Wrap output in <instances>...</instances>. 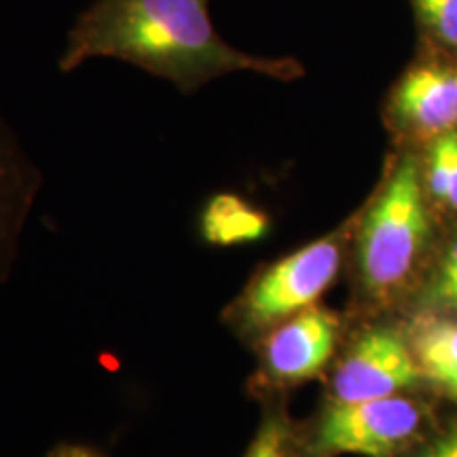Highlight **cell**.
Returning a JSON list of instances; mask_svg holds the SVG:
<instances>
[{"instance_id":"cell-1","label":"cell","mask_w":457,"mask_h":457,"mask_svg":"<svg viewBox=\"0 0 457 457\" xmlns=\"http://www.w3.org/2000/svg\"><path fill=\"white\" fill-rule=\"evenodd\" d=\"M208 7L210 0H94L68 32L62 72L89 57H117L168 79L182 94L237 71L282 81L301 77L290 57L248 55L222 41Z\"/></svg>"},{"instance_id":"cell-2","label":"cell","mask_w":457,"mask_h":457,"mask_svg":"<svg viewBox=\"0 0 457 457\" xmlns=\"http://www.w3.org/2000/svg\"><path fill=\"white\" fill-rule=\"evenodd\" d=\"M430 236L424 179L417 159L404 155L360 220L356 267L362 295L379 305L403 295L424 259Z\"/></svg>"},{"instance_id":"cell-3","label":"cell","mask_w":457,"mask_h":457,"mask_svg":"<svg viewBox=\"0 0 457 457\" xmlns=\"http://www.w3.org/2000/svg\"><path fill=\"white\" fill-rule=\"evenodd\" d=\"M345 242L341 228L262 267L225 307L222 322L239 339L254 343L279 322L313 307L339 276Z\"/></svg>"},{"instance_id":"cell-4","label":"cell","mask_w":457,"mask_h":457,"mask_svg":"<svg viewBox=\"0 0 457 457\" xmlns=\"http://www.w3.org/2000/svg\"><path fill=\"white\" fill-rule=\"evenodd\" d=\"M430 432L426 409L400 394L360 403L328 400L305 428L313 457H409Z\"/></svg>"},{"instance_id":"cell-5","label":"cell","mask_w":457,"mask_h":457,"mask_svg":"<svg viewBox=\"0 0 457 457\" xmlns=\"http://www.w3.org/2000/svg\"><path fill=\"white\" fill-rule=\"evenodd\" d=\"M341 339V318L327 307H307L256 339L259 369L253 390L270 394L310 381L328 367Z\"/></svg>"},{"instance_id":"cell-6","label":"cell","mask_w":457,"mask_h":457,"mask_svg":"<svg viewBox=\"0 0 457 457\" xmlns=\"http://www.w3.org/2000/svg\"><path fill=\"white\" fill-rule=\"evenodd\" d=\"M424 377L409 339L390 327L362 330L330 375L328 400L360 403L396 396Z\"/></svg>"},{"instance_id":"cell-7","label":"cell","mask_w":457,"mask_h":457,"mask_svg":"<svg viewBox=\"0 0 457 457\" xmlns=\"http://www.w3.org/2000/svg\"><path fill=\"white\" fill-rule=\"evenodd\" d=\"M41 187V170L28 157L0 114V288L13 273L21 237Z\"/></svg>"},{"instance_id":"cell-8","label":"cell","mask_w":457,"mask_h":457,"mask_svg":"<svg viewBox=\"0 0 457 457\" xmlns=\"http://www.w3.org/2000/svg\"><path fill=\"white\" fill-rule=\"evenodd\" d=\"M390 111L400 128L415 136H436L457 129V66H415L400 79Z\"/></svg>"},{"instance_id":"cell-9","label":"cell","mask_w":457,"mask_h":457,"mask_svg":"<svg viewBox=\"0 0 457 457\" xmlns=\"http://www.w3.org/2000/svg\"><path fill=\"white\" fill-rule=\"evenodd\" d=\"M270 216L236 193H216L199 216V233L210 245H242L259 242L270 233Z\"/></svg>"},{"instance_id":"cell-10","label":"cell","mask_w":457,"mask_h":457,"mask_svg":"<svg viewBox=\"0 0 457 457\" xmlns=\"http://www.w3.org/2000/svg\"><path fill=\"white\" fill-rule=\"evenodd\" d=\"M242 457H313L305 428L290 420L282 403L265 398L261 424Z\"/></svg>"},{"instance_id":"cell-11","label":"cell","mask_w":457,"mask_h":457,"mask_svg":"<svg viewBox=\"0 0 457 457\" xmlns=\"http://www.w3.org/2000/svg\"><path fill=\"white\" fill-rule=\"evenodd\" d=\"M424 375L457 373V318L421 316L409 337Z\"/></svg>"},{"instance_id":"cell-12","label":"cell","mask_w":457,"mask_h":457,"mask_svg":"<svg viewBox=\"0 0 457 457\" xmlns=\"http://www.w3.org/2000/svg\"><path fill=\"white\" fill-rule=\"evenodd\" d=\"M424 180L436 202L457 212V129L432 138Z\"/></svg>"},{"instance_id":"cell-13","label":"cell","mask_w":457,"mask_h":457,"mask_svg":"<svg viewBox=\"0 0 457 457\" xmlns=\"http://www.w3.org/2000/svg\"><path fill=\"white\" fill-rule=\"evenodd\" d=\"M417 307L430 316L457 318V237L451 239L441 261L421 288Z\"/></svg>"},{"instance_id":"cell-14","label":"cell","mask_w":457,"mask_h":457,"mask_svg":"<svg viewBox=\"0 0 457 457\" xmlns=\"http://www.w3.org/2000/svg\"><path fill=\"white\" fill-rule=\"evenodd\" d=\"M421 21L438 41L457 49V0H413Z\"/></svg>"},{"instance_id":"cell-15","label":"cell","mask_w":457,"mask_h":457,"mask_svg":"<svg viewBox=\"0 0 457 457\" xmlns=\"http://www.w3.org/2000/svg\"><path fill=\"white\" fill-rule=\"evenodd\" d=\"M409 457H457V420L432 430Z\"/></svg>"},{"instance_id":"cell-16","label":"cell","mask_w":457,"mask_h":457,"mask_svg":"<svg viewBox=\"0 0 457 457\" xmlns=\"http://www.w3.org/2000/svg\"><path fill=\"white\" fill-rule=\"evenodd\" d=\"M432 381H436L438 386H443L451 396L457 400V373H434L428 375Z\"/></svg>"}]
</instances>
